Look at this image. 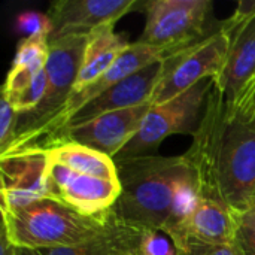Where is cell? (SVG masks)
I'll list each match as a JSON object with an SVG mask.
<instances>
[{"mask_svg":"<svg viewBox=\"0 0 255 255\" xmlns=\"http://www.w3.org/2000/svg\"><path fill=\"white\" fill-rule=\"evenodd\" d=\"M194 167L202 197L235 214L248 209L255 194V115L239 99L214 87L193 145L184 154Z\"/></svg>","mask_w":255,"mask_h":255,"instance_id":"cell-1","label":"cell"},{"mask_svg":"<svg viewBox=\"0 0 255 255\" xmlns=\"http://www.w3.org/2000/svg\"><path fill=\"white\" fill-rule=\"evenodd\" d=\"M121 194L111 209L123 223L139 227L164 229L176 182L194 170L185 155H137L117 163Z\"/></svg>","mask_w":255,"mask_h":255,"instance_id":"cell-2","label":"cell"},{"mask_svg":"<svg viewBox=\"0 0 255 255\" xmlns=\"http://www.w3.org/2000/svg\"><path fill=\"white\" fill-rule=\"evenodd\" d=\"M1 227L16 248L81 247L100 241L109 230L111 211L87 217L45 197L12 212H1Z\"/></svg>","mask_w":255,"mask_h":255,"instance_id":"cell-3","label":"cell"},{"mask_svg":"<svg viewBox=\"0 0 255 255\" xmlns=\"http://www.w3.org/2000/svg\"><path fill=\"white\" fill-rule=\"evenodd\" d=\"M229 34L220 25L202 40L175 51L163 58V72L152 96V105L166 103L196 84L215 78L226 61Z\"/></svg>","mask_w":255,"mask_h":255,"instance_id":"cell-4","label":"cell"},{"mask_svg":"<svg viewBox=\"0 0 255 255\" xmlns=\"http://www.w3.org/2000/svg\"><path fill=\"white\" fill-rule=\"evenodd\" d=\"M211 0H151L145 3L146 24L140 43L155 46L166 55L208 36Z\"/></svg>","mask_w":255,"mask_h":255,"instance_id":"cell-5","label":"cell"},{"mask_svg":"<svg viewBox=\"0 0 255 255\" xmlns=\"http://www.w3.org/2000/svg\"><path fill=\"white\" fill-rule=\"evenodd\" d=\"M212 87L214 78H208L166 103L152 105L139 133L124 148L120 158L143 155V152L154 149L172 134H194L203 117Z\"/></svg>","mask_w":255,"mask_h":255,"instance_id":"cell-6","label":"cell"},{"mask_svg":"<svg viewBox=\"0 0 255 255\" xmlns=\"http://www.w3.org/2000/svg\"><path fill=\"white\" fill-rule=\"evenodd\" d=\"M151 106L152 103L114 111L103 114L88 123L70 124L55 136L52 145L64 140L76 142L114 158L115 155L121 154L139 133Z\"/></svg>","mask_w":255,"mask_h":255,"instance_id":"cell-7","label":"cell"},{"mask_svg":"<svg viewBox=\"0 0 255 255\" xmlns=\"http://www.w3.org/2000/svg\"><path fill=\"white\" fill-rule=\"evenodd\" d=\"M46 191L49 199L64 203L79 214L97 217L114 208L121 194V184L120 179L93 178L48 161Z\"/></svg>","mask_w":255,"mask_h":255,"instance_id":"cell-8","label":"cell"},{"mask_svg":"<svg viewBox=\"0 0 255 255\" xmlns=\"http://www.w3.org/2000/svg\"><path fill=\"white\" fill-rule=\"evenodd\" d=\"M46 169V154L39 149L0 157L1 212H12L48 197Z\"/></svg>","mask_w":255,"mask_h":255,"instance_id":"cell-9","label":"cell"},{"mask_svg":"<svg viewBox=\"0 0 255 255\" xmlns=\"http://www.w3.org/2000/svg\"><path fill=\"white\" fill-rule=\"evenodd\" d=\"M137 3V0H58L48 12L54 24L49 42L70 36L87 37L102 25L115 24Z\"/></svg>","mask_w":255,"mask_h":255,"instance_id":"cell-10","label":"cell"},{"mask_svg":"<svg viewBox=\"0 0 255 255\" xmlns=\"http://www.w3.org/2000/svg\"><path fill=\"white\" fill-rule=\"evenodd\" d=\"M221 25L229 34V49L214 82L221 94L233 100L255 76V15L242 21L227 19Z\"/></svg>","mask_w":255,"mask_h":255,"instance_id":"cell-11","label":"cell"},{"mask_svg":"<svg viewBox=\"0 0 255 255\" xmlns=\"http://www.w3.org/2000/svg\"><path fill=\"white\" fill-rule=\"evenodd\" d=\"M163 72V60L151 63L134 75L128 76L123 82L114 85L99 97L93 99L81 108V111L72 117L67 126L88 123L103 114L130 109L142 105L152 103L154 91L160 82ZM66 126V127H67Z\"/></svg>","mask_w":255,"mask_h":255,"instance_id":"cell-12","label":"cell"},{"mask_svg":"<svg viewBox=\"0 0 255 255\" xmlns=\"http://www.w3.org/2000/svg\"><path fill=\"white\" fill-rule=\"evenodd\" d=\"M164 57H166L164 51H161L155 46L140 43L139 40L134 43H130V46L117 58V61L99 79H96L93 84L85 87L82 91L75 93L69 97V100L61 112V117L58 120L57 134L69 124L72 117L76 115L84 105H87L93 99L99 97L100 94H103L114 85L123 82L128 76L134 75L136 72L142 70L143 67L149 66L151 63L163 60ZM55 136H54V139H55ZM54 139H52V142H54Z\"/></svg>","mask_w":255,"mask_h":255,"instance_id":"cell-13","label":"cell"},{"mask_svg":"<svg viewBox=\"0 0 255 255\" xmlns=\"http://www.w3.org/2000/svg\"><path fill=\"white\" fill-rule=\"evenodd\" d=\"M114 25L115 24L102 25L87 36L85 49L72 94L82 91L99 79L130 46L127 39L114 30Z\"/></svg>","mask_w":255,"mask_h":255,"instance_id":"cell-14","label":"cell"},{"mask_svg":"<svg viewBox=\"0 0 255 255\" xmlns=\"http://www.w3.org/2000/svg\"><path fill=\"white\" fill-rule=\"evenodd\" d=\"M235 232V212L220 202L202 197L199 208L185 227L184 236L175 245L178 248L187 239L205 244H233Z\"/></svg>","mask_w":255,"mask_h":255,"instance_id":"cell-15","label":"cell"},{"mask_svg":"<svg viewBox=\"0 0 255 255\" xmlns=\"http://www.w3.org/2000/svg\"><path fill=\"white\" fill-rule=\"evenodd\" d=\"M48 161L61 164L73 172L102 178L108 181H118L117 163L106 154L76 142H58L45 151Z\"/></svg>","mask_w":255,"mask_h":255,"instance_id":"cell-16","label":"cell"},{"mask_svg":"<svg viewBox=\"0 0 255 255\" xmlns=\"http://www.w3.org/2000/svg\"><path fill=\"white\" fill-rule=\"evenodd\" d=\"M49 57V42L45 39H25L18 43L12 67L7 73L1 93L10 96L25 88L42 72Z\"/></svg>","mask_w":255,"mask_h":255,"instance_id":"cell-17","label":"cell"},{"mask_svg":"<svg viewBox=\"0 0 255 255\" xmlns=\"http://www.w3.org/2000/svg\"><path fill=\"white\" fill-rule=\"evenodd\" d=\"M200 200L202 193L199 178L196 170H193L176 182L169 220L163 229V232L170 236L173 244H176L184 236L185 227L199 208Z\"/></svg>","mask_w":255,"mask_h":255,"instance_id":"cell-18","label":"cell"},{"mask_svg":"<svg viewBox=\"0 0 255 255\" xmlns=\"http://www.w3.org/2000/svg\"><path fill=\"white\" fill-rule=\"evenodd\" d=\"M46 85H48L46 72L43 69L21 91H18L15 94H10V96H7L4 93H1V94H4L7 97V100L10 102L13 111L18 115H27V114H31L33 111H36L39 108V105L42 103V100L45 97V93H46Z\"/></svg>","mask_w":255,"mask_h":255,"instance_id":"cell-19","label":"cell"},{"mask_svg":"<svg viewBox=\"0 0 255 255\" xmlns=\"http://www.w3.org/2000/svg\"><path fill=\"white\" fill-rule=\"evenodd\" d=\"M15 30L25 39H45L49 42L54 24L49 13L37 10H22L15 18Z\"/></svg>","mask_w":255,"mask_h":255,"instance_id":"cell-20","label":"cell"},{"mask_svg":"<svg viewBox=\"0 0 255 255\" xmlns=\"http://www.w3.org/2000/svg\"><path fill=\"white\" fill-rule=\"evenodd\" d=\"M236 232L235 245L241 255H255V205L248 209L235 214Z\"/></svg>","mask_w":255,"mask_h":255,"instance_id":"cell-21","label":"cell"},{"mask_svg":"<svg viewBox=\"0 0 255 255\" xmlns=\"http://www.w3.org/2000/svg\"><path fill=\"white\" fill-rule=\"evenodd\" d=\"M139 248L142 255H179L170 236L161 230L142 229Z\"/></svg>","mask_w":255,"mask_h":255,"instance_id":"cell-22","label":"cell"},{"mask_svg":"<svg viewBox=\"0 0 255 255\" xmlns=\"http://www.w3.org/2000/svg\"><path fill=\"white\" fill-rule=\"evenodd\" d=\"M19 115L13 111L10 102L4 94H1L0 102V154L4 152L15 137V130L18 126Z\"/></svg>","mask_w":255,"mask_h":255,"instance_id":"cell-23","label":"cell"},{"mask_svg":"<svg viewBox=\"0 0 255 255\" xmlns=\"http://www.w3.org/2000/svg\"><path fill=\"white\" fill-rule=\"evenodd\" d=\"M179 255H241L238 247L233 244H205L187 239L178 247Z\"/></svg>","mask_w":255,"mask_h":255,"instance_id":"cell-24","label":"cell"},{"mask_svg":"<svg viewBox=\"0 0 255 255\" xmlns=\"http://www.w3.org/2000/svg\"><path fill=\"white\" fill-rule=\"evenodd\" d=\"M97 242H91L81 247H63V248H40L36 250L39 255H96Z\"/></svg>","mask_w":255,"mask_h":255,"instance_id":"cell-25","label":"cell"},{"mask_svg":"<svg viewBox=\"0 0 255 255\" xmlns=\"http://www.w3.org/2000/svg\"><path fill=\"white\" fill-rule=\"evenodd\" d=\"M255 15V0H242L238 3L235 13L230 19L233 21H242L247 18H251Z\"/></svg>","mask_w":255,"mask_h":255,"instance_id":"cell-26","label":"cell"},{"mask_svg":"<svg viewBox=\"0 0 255 255\" xmlns=\"http://www.w3.org/2000/svg\"><path fill=\"white\" fill-rule=\"evenodd\" d=\"M236 99L242 100L255 115V76L248 82V85L241 91V94Z\"/></svg>","mask_w":255,"mask_h":255,"instance_id":"cell-27","label":"cell"},{"mask_svg":"<svg viewBox=\"0 0 255 255\" xmlns=\"http://www.w3.org/2000/svg\"><path fill=\"white\" fill-rule=\"evenodd\" d=\"M18 248L10 244L6 230L1 227V235H0V255H16Z\"/></svg>","mask_w":255,"mask_h":255,"instance_id":"cell-28","label":"cell"},{"mask_svg":"<svg viewBox=\"0 0 255 255\" xmlns=\"http://www.w3.org/2000/svg\"><path fill=\"white\" fill-rule=\"evenodd\" d=\"M16 255H39L36 250H28V248H18Z\"/></svg>","mask_w":255,"mask_h":255,"instance_id":"cell-29","label":"cell"},{"mask_svg":"<svg viewBox=\"0 0 255 255\" xmlns=\"http://www.w3.org/2000/svg\"><path fill=\"white\" fill-rule=\"evenodd\" d=\"M253 205H255V194H254V199H253Z\"/></svg>","mask_w":255,"mask_h":255,"instance_id":"cell-30","label":"cell"}]
</instances>
